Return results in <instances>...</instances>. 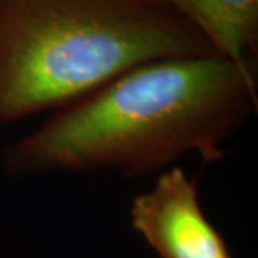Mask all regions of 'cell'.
Wrapping results in <instances>:
<instances>
[{
  "instance_id": "6da1fadb",
  "label": "cell",
  "mask_w": 258,
  "mask_h": 258,
  "mask_svg": "<svg viewBox=\"0 0 258 258\" xmlns=\"http://www.w3.org/2000/svg\"><path fill=\"white\" fill-rule=\"evenodd\" d=\"M258 83L218 53L139 64L55 109L2 152L15 178L115 171L144 176L184 155L218 162L257 112Z\"/></svg>"
},
{
  "instance_id": "7a4b0ae2",
  "label": "cell",
  "mask_w": 258,
  "mask_h": 258,
  "mask_svg": "<svg viewBox=\"0 0 258 258\" xmlns=\"http://www.w3.org/2000/svg\"><path fill=\"white\" fill-rule=\"evenodd\" d=\"M210 53L158 0H0V126L62 108L139 64Z\"/></svg>"
},
{
  "instance_id": "3957f363",
  "label": "cell",
  "mask_w": 258,
  "mask_h": 258,
  "mask_svg": "<svg viewBox=\"0 0 258 258\" xmlns=\"http://www.w3.org/2000/svg\"><path fill=\"white\" fill-rule=\"evenodd\" d=\"M131 225L159 258H231L228 247L205 217L197 179L171 166L129 210Z\"/></svg>"
},
{
  "instance_id": "277c9868",
  "label": "cell",
  "mask_w": 258,
  "mask_h": 258,
  "mask_svg": "<svg viewBox=\"0 0 258 258\" xmlns=\"http://www.w3.org/2000/svg\"><path fill=\"white\" fill-rule=\"evenodd\" d=\"M203 35L215 53L257 78L258 0H158Z\"/></svg>"
}]
</instances>
